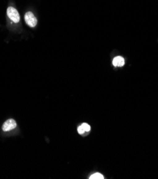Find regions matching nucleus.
Segmentation results:
<instances>
[{
  "label": "nucleus",
  "instance_id": "f257e3e1",
  "mask_svg": "<svg viewBox=\"0 0 158 179\" xmlns=\"http://www.w3.org/2000/svg\"><path fill=\"white\" fill-rule=\"evenodd\" d=\"M6 13H7L8 17L15 23H18L20 20L19 14L18 11L16 10L15 8L12 7H8L7 10H6Z\"/></svg>",
  "mask_w": 158,
  "mask_h": 179
},
{
  "label": "nucleus",
  "instance_id": "f03ea898",
  "mask_svg": "<svg viewBox=\"0 0 158 179\" xmlns=\"http://www.w3.org/2000/svg\"><path fill=\"white\" fill-rule=\"evenodd\" d=\"M24 19L27 24L29 25V27H36V25L37 24V20L32 12L28 11V12L26 13Z\"/></svg>",
  "mask_w": 158,
  "mask_h": 179
},
{
  "label": "nucleus",
  "instance_id": "7ed1b4c3",
  "mask_svg": "<svg viewBox=\"0 0 158 179\" xmlns=\"http://www.w3.org/2000/svg\"><path fill=\"white\" fill-rule=\"evenodd\" d=\"M16 127V123L14 119H9L4 122L2 126V130L4 131H9L15 129Z\"/></svg>",
  "mask_w": 158,
  "mask_h": 179
},
{
  "label": "nucleus",
  "instance_id": "20e7f679",
  "mask_svg": "<svg viewBox=\"0 0 158 179\" xmlns=\"http://www.w3.org/2000/svg\"><path fill=\"white\" fill-rule=\"evenodd\" d=\"M113 64L114 67H122L125 64V60L122 56H116L113 61Z\"/></svg>",
  "mask_w": 158,
  "mask_h": 179
},
{
  "label": "nucleus",
  "instance_id": "39448f33",
  "mask_svg": "<svg viewBox=\"0 0 158 179\" xmlns=\"http://www.w3.org/2000/svg\"><path fill=\"white\" fill-rule=\"evenodd\" d=\"M103 176L102 174L99 173H94L93 175L91 176L90 179H103Z\"/></svg>",
  "mask_w": 158,
  "mask_h": 179
},
{
  "label": "nucleus",
  "instance_id": "423d86ee",
  "mask_svg": "<svg viewBox=\"0 0 158 179\" xmlns=\"http://www.w3.org/2000/svg\"><path fill=\"white\" fill-rule=\"evenodd\" d=\"M82 127H83V129L85 130V131H89L91 130V126H89V125L88 124H86V123H84L81 125Z\"/></svg>",
  "mask_w": 158,
  "mask_h": 179
},
{
  "label": "nucleus",
  "instance_id": "0eeeda50",
  "mask_svg": "<svg viewBox=\"0 0 158 179\" xmlns=\"http://www.w3.org/2000/svg\"><path fill=\"white\" fill-rule=\"evenodd\" d=\"M78 132H79L80 134H83L85 132V130L83 129L82 126H79V128H78Z\"/></svg>",
  "mask_w": 158,
  "mask_h": 179
}]
</instances>
